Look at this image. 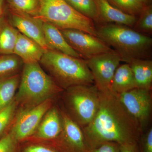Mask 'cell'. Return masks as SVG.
Segmentation results:
<instances>
[{"mask_svg":"<svg viewBox=\"0 0 152 152\" xmlns=\"http://www.w3.org/2000/svg\"><path fill=\"white\" fill-rule=\"evenodd\" d=\"M99 105L94 118L82 129L90 149L105 142L120 145L137 143L143 130L117 95L111 91H99Z\"/></svg>","mask_w":152,"mask_h":152,"instance_id":"6da1fadb","label":"cell"},{"mask_svg":"<svg viewBox=\"0 0 152 152\" xmlns=\"http://www.w3.org/2000/svg\"><path fill=\"white\" fill-rule=\"evenodd\" d=\"M96 26L97 37L119 55L122 61L151 59L152 39L124 25L109 23Z\"/></svg>","mask_w":152,"mask_h":152,"instance_id":"7a4b0ae2","label":"cell"},{"mask_svg":"<svg viewBox=\"0 0 152 152\" xmlns=\"http://www.w3.org/2000/svg\"><path fill=\"white\" fill-rule=\"evenodd\" d=\"M39 63L61 88L94 84L91 72L86 60L55 50H48Z\"/></svg>","mask_w":152,"mask_h":152,"instance_id":"3957f363","label":"cell"},{"mask_svg":"<svg viewBox=\"0 0 152 152\" xmlns=\"http://www.w3.org/2000/svg\"><path fill=\"white\" fill-rule=\"evenodd\" d=\"M63 90L39 63L25 64L15 99L22 108L32 107L51 99Z\"/></svg>","mask_w":152,"mask_h":152,"instance_id":"277c9868","label":"cell"},{"mask_svg":"<svg viewBox=\"0 0 152 152\" xmlns=\"http://www.w3.org/2000/svg\"><path fill=\"white\" fill-rule=\"evenodd\" d=\"M36 17L60 30H80L97 37L92 20L80 13L65 0H41L39 11Z\"/></svg>","mask_w":152,"mask_h":152,"instance_id":"5b68a950","label":"cell"},{"mask_svg":"<svg viewBox=\"0 0 152 152\" xmlns=\"http://www.w3.org/2000/svg\"><path fill=\"white\" fill-rule=\"evenodd\" d=\"M66 113L84 128L91 122L99 105V91L94 84L80 85L68 88L65 94Z\"/></svg>","mask_w":152,"mask_h":152,"instance_id":"8992f818","label":"cell"},{"mask_svg":"<svg viewBox=\"0 0 152 152\" xmlns=\"http://www.w3.org/2000/svg\"><path fill=\"white\" fill-rule=\"evenodd\" d=\"M92 75L94 84L102 92L111 91L114 74L121 59L112 49L86 60Z\"/></svg>","mask_w":152,"mask_h":152,"instance_id":"52a82bcc","label":"cell"},{"mask_svg":"<svg viewBox=\"0 0 152 152\" xmlns=\"http://www.w3.org/2000/svg\"><path fill=\"white\" fill-rule=\"evenodd\" d=\"M51 107L52 99H50L35 107L21 109L10 132L18 142L32 135Z\"/></svg>","mask_w":152,"mask_h":152,"instance_id":"ba28073f","label":"cell"},{"mask_svg":"<svg viewBox=\"0 0 152 152\" xmlns=\"http://www.w3.org/2000/svg\"><path fill=\"white\" fill-rule=\"evenodd\" d=\"M117 95L127 110L138 121L144 131L151 115V91L135 88Z\"/></svg>","mask_w":152,"mask_h":152,"instance_id":"9c48e42d","label":"cell"},{"mask_svg":"<svg viewBox=\"0 0 152 152\" xmlns=\"http://www.w3.org/2000/svg\"><path fill=\"white\" fill-rule=\"evenodd\" d=\"M60 30L71 48L84 59H88L112 50L98 37L83 31L71 29Z\"/></svg>","mask_w":152,"mask_h":152,"instance_id":"30bf717a","label":"cell"},{"mask_svg":"<svg viewBox=\"0 0 152 152\" xmlns=\"http://www.w3.org/2000/svg\"><path fill=\"white\" fill-rule=\"evenodd\" d=\"M63 129L56 139L60 152H89L90 148L87 143L82 128L66 113L61 111Z\"/></svg>","mask_w":152,"mask_h":152,"instance_id":"8fae6325","label":"cell"},{"mask_svg":"<svg viewBox=\"0 0 152 152\" xmlns=\"http://www.w3.org/2000/svg\"><path fill=\"white\" fill-rule=\"evenodd\" d=\"M10 18L11 23L19 33L35 41L45 50H49L44 37L43 22L40 19L11 10Z\"/></svg>","mask_w":152,"mask_h":152,"instance_id":"7c38bea8","label":"cell"},{"mask_svg":"<svg viewBox=\"0 0 152 152\" xmlns=\"http://www.w3.org/2000/svg\"><path fill=\"white\" fill-rule=\"evenodd\" d=\"M97 9L98 22L95 25L115 23L133 28L138 17L128 15L115 7L108 0H94Z\"/></svg>","mask_w":152,"mask_h":152,"instance_id":"4fadbf2b","label":"cell"},{"mask_svg":"<svg viewBox=\"0 0 152 152\" xmlns=\"http://www.w3.org/2000/svg\"><path fill=\"white\" fill-rule=\"evenodd\" d=\"M62 129L61 112L51 107L44 116L34 134L42 140H55L61 134Z\"/></svg>","mask_w":152,"mask_h":152,"instance_id":"5bb4252c","label":"cell"},{"mask_svg":"<svg viewBox=\"0 0 152 152\" xmlns=\"http://www.w3.org/2000/svg\"><path fill=\"white\" fill-rule=\"evenodd\" d=\"M45 51L35 41L19 33L13 54L19 57L24 64L39 62Z\"/></svg>","mask_w":152,"mask_h":152,"instance_id":"9a60e30c","label":"cell"},{"mask_svg":"<svg viewBox=\"0 0 152 152\" xmlns=\"http://www.w3.org/2000/svg\"><path fill=\"white\" fill-rule=\"evenodd\" d=\"M44 37L49 50H55L78 58H83L68 44L61 30L53 25L43 22Z\"/></svg>","mask_w":152,"mask_h":152,"instance_id":"2e32d148","label":"cell"},{"mask_svg":"<svg viewBox=\"0 0 152 152\" xmlns=\"http://www.w3.org/2000/svg\"><path fill=\"white\" fill-rule=\"evenodd\" d=\"M135 88V80L129 65L125 63L119 66L114 74L111 91L119 95Z\"/></svg>","mask_w":152,"mask_h":152,"instance_id":"e0dca14e","label":"cell"},{"mask_svg":"<svg viewBox=\"0 0 152 152\" xmlns=\"http://www.w3.org/2000/svg\"><path fill=\"white\" fill-rule=\"evenodd\" d=\"M134 77L137 88L151 90L152 86V61L139 59L129 63Z\"/></svg>","mask_w":152,"mask_h":152,"instance_id":"ac0fdd59","label":"cell"},{"mask_svg":"<svg viewBox=\"0 0 152 152\" xmlns=\"http://www.w3.org/2000/svg\"><path fill=\"white\" fill-rule=\"evenodd\" d=\"M19 33L3 15L0 18V55L13 54Z\"/></svg>","mask_w":152,"mask_h":152,"instance_id":"d6986e66","label":"cell"},{"mask_svg":"<svg viewBox=\"0 0 152 152\" xmlns=\"http://www.w3.org/2000/svg\"><path fill=\"white\" fill-rule=\"evenodd\" d=\"M20 80L19 74L0 80V112L15 99Z\"/></svg>","mask_w":152,"mask_h":152,"instance_id":"ffe728a7","label":"cell"},{"mask_svg":"<svg viewBox=\"0 0 152 152\" xmlns=\"http://www.w3.org/2000/svg\"><path fill=\"white\" fill-rule=\"evenodd\" d=\"M24 64L16 55H0V80L18 75Z\"/></svg>","mask_w":152,"mask_h":152,"instance_id":"44dd1931","label":"cell"},{"mask_svg":"<svg viewBox=\"0 0 152 152\" xmlns=\"http://www.w3.org/2000/svg\"><path fill=\"white\" fill-rule=\"evenodd\" d=\"M10 10L36 17L40 7L41 0H7Z\"/></svg>","mask_w":152,"mask_h":152,"instance_id":"7402d4cb","label":"cell"},{"mask_svg":"<svg viewBox=\"0 0 152 152\" xmlns=\"http://www.w3.org/2000/svg\"><path fill=\"white\" fill-rule=\"evenodd\" d=\"M71 6L84 16L97 23V9L94 0H65Z\"/></svg>","mask_w":152,"mask_h":152,"instance_id":"603a6c76","label":"cell"},{"mask_svg":"<svg viewBox=\"0 0 152 152\" xmlns=\"http://www.w3.org/2000/svg\"><path fill=\"white\" fill-rule=\"evenodd\" d=\"M138 32L150 36L152 33V8L145 6L132 28Z\"/></svg>","mask_w":152,"mask_h":152,"instance_id":"cb8c5ba5","label":"cell"},{"mask_svg":"<svg viewBox=\"0 0 152 152\" xmlns=\"http://www.w3.org/2000/svg\"><path fill=\"white\" fill-rule=\"evenodd\" d=\"M115 7L125 13L137 17L142 11L144 6L138 0H108Z\"/></svg>","mask_w":152,"mask_h":152,"instance_id":"d4e9b609","label":"cell"},{"mask_svg":"<svg viewBox=\"0 0 152 152\" xmlns=\"http://www.w3.org/2000/svg\"><path fill=\"white\" fill-rule=\"evenodd\" d=\"M18 105L15 99L0 112V139L7 133L8 128L13 120Z\"/></svg>","mask_w":152,"mask_h":152,"instance_id":"484cf974","label":"cell"},{"mask_svg":"<svg viewBox=\"0 0 152 152\" xmlns=\"http://www.w3.org/2000/svg\"><path fill=\"white\" fill-rule=\"evenodd\" d=\"M18 141L10 132L0 139V152H17Z\"/></svg>","mask_w":152,"mask_h":152,"instance_id":"4316f807","label":"cell"},{"mask_svg":"<svg viewBox=\"0 0 152 152\" xmlns=\"http://www.w3.org/2000/svg\"><path fill=\"white\" fill-rule=\"evenodd\" d=\"M120 145L115 142H105L91 149L89 152H120Z\"/></svg>","mask_w":152,"mask_h":152,"instance_id":"83f0119b","label":"cell"},{"mask_svg":"<svg viewBox=\"0 0 152 152\" xmlns=\"http://www.w3.org/2000/svg\"><path fill=\"white\" fill-rule=\"evenodd\" d=\"M142 152H152V129L141 137Z\"/></svg>","mask_w":152,"mask_h":152,"instance_id":"f1b7e54d","label":"cell"},{"mask_svg":"<svg viewBox=\"0 0 152 152\" xmlns=\"http://www.w3.org/2000/svg\"><path fill=\"white\" fill-rule=\"evenodd\" d=\"M23 152H60L58 150L39 145H31L25 148Z\"/></svg>","mask_w":152,"mask_h":152,"instance_id":"f546056e","label":"cell"},{"mask_svg":"<svg viewBox=\"0 0 152 152\" xmlns=\"http://www.w3.org/2000/svg\"><path fill=\"white\" fill-rule=\"evenodd\" d=\"M120 152H139L137 143L125 144L120 145Z\"/></svg>","mask_w":152,"mask_h":152,"instance_id":"4dcf8cb0","label":"cell"},{"mask_svg":"<svg viewBox=\"0 0 152 152\" xmlns=\"http://www.w3.org/2000/svg\"><path fill=\"white\" fill-rule=\"evenodd\" d=\"M138 1L144 6H148V4L150 0H138Z\"/></svg>","mask_w":152,"mask_h":152,"instance_id":"1f68e13d","label":"cell"},{"mask_svg":"<svg viewBox=\"0 0 152 152\" xmlns=\"http://www.w3.org/2000/svg\"><path fill=\"white\" fill-rule=\"evenodd\" d=\"M3 15V10L2 6H0V18Z\"/></svg>","mask_w":152,"mask_h":152,"instance_id":"d6a6232c","label":"cell"},{"mask_svg":"<svg viewBox=\"0 0 152 152\" xmlns=\"http://www.w3.org/2000/svg\"><path fill=\"white\" fill-rule=\"evenodd\" d=\"M3 0H0V6H2V4Z\"/></svg>","mask_w":152,"mask_h":152,"instance_id":"836d02e7","label":"cell"}]
</instances>
